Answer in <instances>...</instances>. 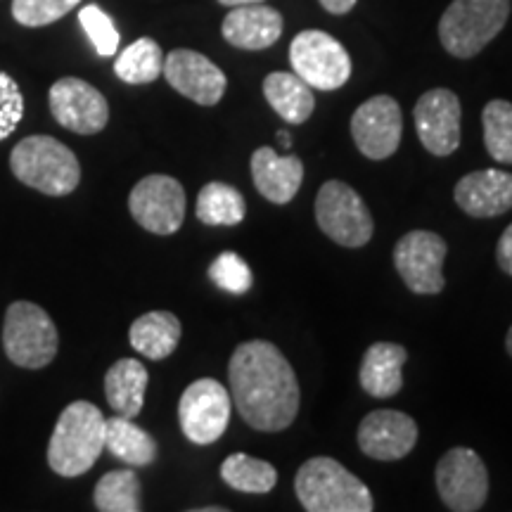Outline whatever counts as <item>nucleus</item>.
Listing matches in <instances>:
<instances>
[{
    "instance_id": "f257e3e1",
    "label": "nucleus",
    "mask_w": 512,
    "mask_h": 512,
    "mask_svg": "<svg viewBox=\"0 0 512 512\" xmlns=\"http://www.w3.org/2000/svg\"><path fill=\"white\" fill-rule=\"evenodd\" d=\"M233 403L240 418L256 432H283L297 420V375L275 344L264 339L242 342L228 363Z\"/></svg>"
},
{
    "instance_id": "f03ea898",
    "label": "nucleus",
    "mask_w": 512,
    "mask_h": 512,
    "mask_svg": "<svg viewBox=\"0 0 512 512\" xmlns=\"http://www.w3.org/2000/svg\"><path fill=\"white\" fill-rule=\"evenodd\" d=\"M105 415L91 401L64 408L48 444V465L60 477H81L105 451Z\"/></svg>"
},
{
    "instance_id": "7ed1b4c3",
    "label": "nucleus",
    "mask_w": 512,
    "mask_h": 512,
    "mask_svg": "<svg viewBox=\"0 0 512 512\" xmlns=\"http://www.w3.org/2000/svg\"><path fill=\"white\" fill-rule=\"evenodd\" d=\"M294 494L309 512H373L366 484L335 458L306 460L294 477Z\"/></svg>"
},
{
    "instance_id": "20e7f679",
    "label": "nucleus",
    "mask_w": 512,
    "mask_h": 512,
    "mask_svg": "<svg viewBox=\"0 0 512 512\" xmlns=\"http://www.w3.org/2000/svg\"><path fill=\"white\" fill-rule=\"evenodd\" d=\"M10 169L19 183L43 195H72L81 181V164L67 145L50 136L19 140L10 155Z\"/></svg>"
},
{
    "instance_id": "39448f33",
    "label": "nucleus",
    "mask_w": 512,
    "mask_h": 512,
    "mask_svg": "<svg viewBox=\"0 0 512 512\" xmlns=\"http://www.w3.org/2000/svg\"><path fill=\"white\" fill-rule=\"evenodd\" d=\"M510 0H453L439 19V41L448 55L470 60L501 34Z\"/></svg>"
},
{
    "instance_id": "423d86ee",
    "label": "nucleus",
    "mask_w": 512,
    "mask_h": 512,
    "mask_svg": "<svg viewBox=\"0 0 512 512\" xmlns=\"http://www.w3.org/2000/svg\"><path fill=\"white\" fill-rule=\"evenodd\" d=\"M3 344L5 354L15 366L38 370L53 363L60 347V335L53 318L41 306L15 302L5 313Z\"/></svg>"
},
{
    "instance_id": "0eeeda50",
    "label": "nucleus",
    "mask_w": 512,
    "mask_h": 512,
    "mask_svg": "<svg viewBox=\"0 0 512 512\" xmlns=\"http://www.w3.org/2000/svg\"><path fill=\"white\" fill-rule=\"evenodd\" d=\"M318 228L337 245L356 249L373 238V216L361 195L344 181H328L316 195Z\"/></svg>"
},
{
    "instance_id": "6e6552de",
    "label": "nucleus",
    "mask_w": 512,
    "mask_h": 512,
    "mask_svg": "<svg viewBox=\"0 0 512 512\" xmlns=\"http://www.w3.org/2000/svg\"><path fill=\"white\" fill-rule=\"evenodd\" d=\"M294 74L318 91H337L351 76V57L335 36L306 29L290 43Z\"/></svg>"
},
{
    "instance_id": "1a4fd4ad",
    "label": "nucleus",
    "mask_w": 512,
    "mask_h": 512,
    "mask_svg": "<svg viewBox=\"0 0 512 512\" xmlns=\"http://www.w3.org/2000/svg\"><path fill=\"white\" fill-rule=\"evenodd\" d=\"M434 479L441 503L453 512H475L489 496V472L472 448H451L439 460Z\"/></svg>"
},
{
    "instance_id": "9d476101",
    "label": "nucleus",
    "mask_w": 512,
    "mask_h": 512,
    "mask_svg": "<svg viewBox=\"0 0 512 512\" xmlns=\"http://www.w3.org/2000/svg\"><path fill=\"white\" fill-rule=\"evenodd\" d=\"M230 420V394L219 380L202 377L185 389L178 401V422L192 444L209 446L219 441Z\"/></svg>"
},
{
    "instance_id": "9b49d317",
    "label": "nucleus",
    "mask_w": 512,
    "mask_h": 512,
    "mask_svg": "<svg viewBox=\"0 0 512 512\" xmlns=\"http://www.w3.org/2000/svg\"><path fill=\"white\" fill-rule=\"evenodd\" d=\"M446 242L432 230H411L396 242L394 266L413 294H439L444 290Z\"/></svg>"
},
{
    "instance_id": "f8f14e48",
    "label": "nucleus",
    "mask_w": 512,
    "mask_h": 512,
    "mask_svg": "<svg viewBox=\"0 0 512 512\" xmlns=\"http://www.w3.org/2000/svg\"><path fill=\"white\" fill-rule=\"evenodd\" d=\"M128 209L138 226L155 235H174L185 219V190L176 178L145 176L128 197Z\"/></svg>"
},
{
    "instance_id": "ddd939ff",
    "label": "nucleus",
    "mask_w": 512,
    "mask_h": 512,
    "mask_svg": "<svg viewBox=\"0 0 512 512\" xmlns=\"http://www.w3.org/2000/svg\"><path fill=\"white\" fill-rule=\"evenodd\" d=\"M50 112L67 131L79 136H95L110 121V105L105 95L88 81L67 76L50 86Z\"/></svg>"
},
{
    "instance_id": "4468645a",
    "label": "nucleus",
    "mask_w": 512,
    "mask_h": 512,
    "mask_svg": "<svg viewBox=\"0 0 512 512\" xmlns=\"http://www.w3.org/2000/svg\"><path fill=\"white\" fill-rule=\"evenodd\" d=\"M401 131V107L392 95H375L351 117V136L358 152L373 162H382L399 150Z\"/></svg>"
},
{
    "instance_id": "2eb2a0df",
    "label": "nucleus",
    "mask_w": 512,
    "mask_h": 512,
    "mask_svg": "<svg viewBox=\"0 0 512 512\" xmlns=\"http://www.w3.org/2000/svg\"><path fill=\"white\" fill-rule=\"evenodd\" d=\"M413 119L420 143L430 155L448 157L458 150L463 107L456 93L448 88H432L422 93L415 102Z\"/></svg>"
},
{
    "instance_id": "dca6fc26",
    "label": "nucleus",
    "mask_w": 512,
    "mask_h": 512,
    "mask_svg": "<svg viewBox=\"0 0 512 512\" xmlns=\"http://www.w3.org/2000/svg\"><path fill=\"white\" fill-rule=\"evenodd\" d=\"M162 74L174 91L202 107L219 105L223 95H226V74L209 57L195 53V50L181 48L164 57Z\"/></svg>"
},
{
    "instance_id": "f3484780",
    "label": "nucleus",
    "mask_w": 512,
    "mask_h": 512,
    "mask_svg": "<svg viewBox=\"0 0 512 512\" xmlns=\"http://www.w3.org/2000/svg\"><path fill=\"white\" fill-rule=\"evenodd\" d=\"M418 444V425L401 411H375L358 427V448L368 458L392 463L406 458Z\"/></svg>"
},
{
    "instance_id": "a211bd4d",
    "label": "nucleus",
    "mask_w": 512,
    "mask_h": 512,
    "mask_svg": "<svg viewBox=\"0 0 512 512\" xmlns=\"http://www.w3.org/2000/svg\"><path fill=\"white\" fill-rule=\"evenodd\" d=\"M453 195L472 219H494L512 209V174L501 169L472 171L460 178Z\"/></svg>"
},
{
    "instance_id": "6ab92c4d",
    "label": "nucleus",
    "mask_w": 512,
    "mask_h": 512,
    "mask_svg": "<svg viewBox=\"0 0 512 512\" xmlns=\"http://www.w3.org/2000/svg\"><path fill=\"white\" fill-rule=\"evenodd\" d=\"M283 15L264 3L238 5L223 19L221 34L233 48L264 50L283 36Z\"/></svg>"
},
{
    "instance_id": "aec40b11",
    "label": "nucleus",
    "mask_w": 512,
    "mask_h": 512,
    "mask_svg": "<svg viewBox=\"0 0 512 512\" xmlns=\"http://www.w3.org/2000/svg\"><path fill=\"white\" fill-rule=\"evenodd\" d=\"M252 178L256 190L273 204L294 200L304 183V162L297 155L280 157L273 147H259L252 155Z\"/></svg>"
},
{
    "instance_id": "412c9836",
    "label": "nucleus",
    "mask_w": 512,
    "mask_h": 512,
    "mask_svg": "<svg viewBox=\"0 0 512 512\" xmlns=\"http://www.w3.org/2000/svg\"><path fill=\"white\" fill-rule=\"evenodd\" d=\"M408 351L394 342L370 344L363 356L358 380L373 399H389L396 396L403 387V366H406Z\"/></svg>"
},
{
    "instance_id": "4be33fe9",
    "label": "nucleus",
    "mask_w": 512,
    "mask_h": 512,
    "mask_svg": "<svg viewBox=\"0 0 512 512\" xmlns=\"http://www.w3.org/2000/svg\"><path fill=\"white\" fill-rule=\"evenodd\" d=\"M150 382L147 368L136 358H121L105 375V396L114 415L138 418L145 403V389Z\"/></svg>"
},
{
    "instance_id": "5701e85b",
    "label": "nucleus",
    "mask_w": 512,
    "mask_h": 512,
    "mask_svg": "<svg viewBox=\"0 0 512 512\" xmlns=\"http://www.w3.org/2000/svg\"><path fill=\"white\" fill-rule=\"evenodd\" d=\"M181 320L171 311H150L133 320L128 339L131 347L152 361H162L171 356L181 342Z\"/></svg>"
},
{
    "instance_id": "b1692460",
    "label": "nucleus",
    "mask_w": 512,
    "mask_h": 512,
    "mask_svg": "<svg viewBox=\"0 0 512 512\" xmlns=\"http://www.w3.org/2000/svg\"><path fill=\"white\" fill-rule=\"evenodd\" d=\"M264 95L273 112L287 124H304L316 110L313 88L294 72L268 74L264 79Z\"/></svg>"
},
{
    "instance_id": "393cba45",
    "label": "nucleus",
    "mask_w": 512,
    "mask_h": 512,
    "mask_svg": "<svg viewBox=\"0 0 512 512\" xmlns=\"http://www.w3.org/2000/svg\"><path fill=\"white\" fill-rule=\"evenodd\" d=\"M105 448H110L121 463L133 467L152 465L157 460V441L131 418L121 415L105 422Z\"/></svg>"
},
{
    "instance_id": "a878e982",
    "label": "nucleus",
    "mask_w": 512,
    "mask_h": 512,
    "mask_svg": "<svg viewBox=\"0 0 512 512\" xmlns=\"http://www.w3.org/2000/svg\"><path fill=\"white\" fill-rule=\"evenodd\" d=\"M245 214V197L228 183H207L197 195V219L207 226H238Z\"/></svg>"
},
{
    "instance_id": "bb28decb",
    "label": "nucleus",
    "mask_w": 512,
    "mask_h": 512,
    "mask_svg": "<svg viewBox=\"0 0 512 512\" xmlns=\"http://www.w3.org/2000/svg\"><path fill=\"white\" fill-rule=\"evenodd\" d=\"M221 479L230 489L242 491V494H268L278 484V472L268 460L233 453L223 460Z\"/></svg>"
},
{
    "instance_id": "cd10ccee",
    "label": "nucleus",
    "mask_w": 512,
    "mask_h": 512,
    "mask_svg": "<svg viewBox=\"0 0 512 512\" xmlns=\"http://www.w3.org/2000/svg\"><path fill=\"white\" fill-rule=\"evenodd\" d=\"M164 69V53L157 41L152 38H138L136 43L124 48L114 62V74L124 83H133V86H143V83H152L162 76Z\"/></svg>"
},
{
    "instance_id": "c85d7f7f",
    "label": "nucleus",
    "mask_w": 512,
    "mask_h": 512,
    "mask_svg": "<svg viewBox=\"0 0 512 512\" xmlns=\"http://www.w3.org/2000/svg\"><path fill=\"white\" fill-rule=\"evenodd\" d=\"M95 508L100 512H138L140 479L133 470H114L95 484Z\"/></svg>"
},
{
    "instance_id": "c756f323",
    "label": "nucleus",
    "mask_w": 512,
    "mask_h": 512,
    "mask_svg": "<svg viewBox=\"0 0 512 512\" xmlns=\"http://www.w3.org/2000/svg\"><path fill=\"white\" fill-rule=\"evenodd\" d=\"M486 152L501 164H512V102L491 100L482 112Z\"/></svg>"
},
{
    "instance_id": "7c9ffc66",
    "label": "nucleus",
    "mask_w": 512,
    "mask_h": 512,
    "mask_svg": "<svg viewBox=\"0 0 512 512\" xmlns=\"http://www.w3.org/2000/svg\"><path fill=\"white\" fill-rule=\"evenodd\" d=\"M209 278L219 290L228 294H247L252 290V268L235 252H223L209 266Z\"/></svg>"
},
{
    "instance_id": "2f4dec72",
    "label": "nucleus",
    "mask_w": 512,
    "mask_h": 512,
    "mask_svg": "<svg viewBox=\"0 0 512 512\" xmlns=\"http://www.w3.org/2000/svg\"><path fill=\"white\" fill-rule=\"evenodd\" d=\"M81 0H12V17L22 27H48L64 15H69Z\"/></svg>"
},
{
    "instance_id": "473e14b6",
    "label": "nucleus",
    "mask_w": 512,
    "mask_h": 512,
    "mask_svg": "<svg viewBox=\"0 0 512 512\" xmlns=\"http://www.w3.org/2000/svg\"><path fill=\"white\" fill-rule=\"evenodd\" d=\"M79 22L91 43L102 57H112L119 50V31L114 27L112 17L98 5H86L79 10Z\"/></svg>"
},
{
    "instance_id": "72a5a7b5",
    "label": "nucleus",
    "mask_w": 512,
    "mask_h": 512,
    "mask_svg": "<svg viewBox=\"0 0 512 512\" xmlns=\"http://www.w3.org/2000/svg\"><path fill=\"white\" fill-rule=\"evenodd\" d=\"M24 117V98L17 81L10 74L0 72V140L15 133Z\"/></svg>"
},
{
    "instance_id": "f704fd0d",
    "label": "nucleus",
    "mask_w": 512,
    "mask_h": 512,
    "mask_svg": "<svg viewBox=\"0 0 512 512\" xmlns=\"http://www.w3.org/2000/svg\"><path fill=\"white\" fill-rule=\"evenodd\" d=\"M496 261H498V268H501L505 275H512V223L503 230L501 240H498Z\"/></svg>"
},
{
    "instance_id": "c9c22d12",
    "label": "nucleus",
    "mask_w": 512,
    "mask_h": 512,
    "mask_svg": "<svg viewBox=\"0 0 512 512\" xmlns=\"http://www.w3.org/2000/svg\"><path fill=\"white\" fill-rule=\"evenodd\" d=\"M320 5H323L330 15H347V12L354 10L356 0H320Z\"/></svg>"
},
{
    "instance_id": "e433bc0d",
    "label": "nucleus",
    "mask_w": 512,
    "mask_h": 512,
    "mask_svg": "<svg viewBox=\"0 0 512 512\" xmlns=\"http://www.w3.org/2000/svg\"><path fill=\"white\" fill-rule=\"evenodd\" d=\"M221 5H228V8H238V5H254L264 3V0H219Z\"/></svg>"
},
{
    "instance_id": "4c0bfd02",
    "label": "nucleus",
    "mask_w": 512,
    "mask_h": 512,
    "mask_svg": "<svg viewBox=\"0 0 512 512\" xmlns=\"http://www.w3.org/2000/svg\"><path fill=\"white\" fill-rule=\"evenodd\" d=\"M278 140H280V145L285 147V150H290V147H292V136L287 131H278Z\"/></svg>"
},
{
    "instance_id": "58836bf2",
    "label": "nucleus",
    "mask_w": 512,
    "mask_h": 512,
    "mask_svg": "<svg viewBox=\"0 0 512 512\" xmlns=\"http://www.w3.org/2000/svg\"><path fill=\"white\" fill-rule=\"evenodd\" d=\"M505 349H508V354L512 356V328L508 330V337H505Z\"/></svg>"
}]
</instances>
